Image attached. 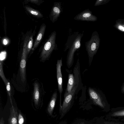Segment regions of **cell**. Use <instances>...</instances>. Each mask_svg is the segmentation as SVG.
<instances>
[{
  "instance_id": "6",
  "label": "cell",
  "mask_w": 124,
  "mask_h": 124,
  "mask_svg": "<svg viewBox=\"0 0 124 124\" xmlns=\"http://www.w3.org/2000/svg\"><path fill=\"white\" fill-rule=\"evenodd\" d=\"M74 19L78 21L95 22L97 20V17L93 15L92 12L89 9H85L78 14Z\"/></svg>"
},
{
  "instance_id": "22",
  "label": "cell",
  "mask_w": 124,
  "mask_h": 124,
  "mask_svg": "<svg viewBox=\"0 0 124 124\" xmlns=\"http://www.w3.org/2000/svg\"><path fill=\"white\" fill-rule=\"evenodd\" d=\"M5 85L6 86V88L8 92V94L10 97V87L9 82L8 81L6 83Z\"/></svg>"
},
{
  "instance_id": "25",
  "label": "cell",
  "mask_w": 124,
  "mask_h": 124,
  "mask_svg": "<svg viewBox=\"0 0 124 124\" xmlns=\"http://www.w3.org/2000/svg\"><path fill=\"white\" fill-rule=\"evenodd\" d=\"M121 91L122 93H124V83L123 84L121 87Z\"/></svg>"
},
{
  "instance_id": "20",
  "label": "cell",
  "mask_w": 124,
  "mask_h": 124,
  "mask_svg": "<svg viewBox=\"0 0 124 124\" xmlns=\"http://www.w3.org/2000/svg\"><path fill=\"white\" fill-rule=\"evenodd\" d=\"M18 124H23L24 122V119L20 113H19L18 118Z\"/></svg>"
},
{
  "instance_id": "11",
  "label": "cell",
  "mask_w": 124,
  "mask_h": 124,
  "mask_svg": "<svg viewBox=\"0 0 124 124\" xmlns=\"http://www.w3.org/2000/svg\"><path fill=\"white\" fill-rule=\"evenodd\" d=\"M46 28V26L44 24H43L41 25L33 47L31 49L32 50H35L39 45L43 37Z\"/></svg>"
},
{
  "instance_id": "17",
  "label": "cell",
  "mask_w": 124,
  "mask_h": 124,
  "mask_svg": "<svg viewBox=\"0 0 124 124\" xmlns=\"http://www.w3.org/2000/svg\"><path fill=\"white\" fill-rule=\"evenodd\" d=\"M0 75L5 84L8 81L6 79L4 76L3 70L2 62L1 60L0 64Z\"/></svg>"
},
{
  "instance_id": "9",
  "label": "cell",
  "mask_w": 124,
  "mask_h": 124,
  "mask_svg": "<svg viewBox=\"0 0 124 124\" xmlns=\"http://www.w3.org/2000/svg\"><path fill=\"white\" fill-rule=\"evenodd\" d=\"M62 65V58L58 60L56 65L57 78L58 90L60 94V98L63 91L62 76L61 72V67Z\"/></svg>"
},
{
  "instance_id": "24",
  "label": "cell",
  "mask_w": 124,
  "mask_h": 124,
  "mask_svg": "<svg viewBox=\"0 0 124 124\" xmlns=\"http://www.w3.org/2000/svg\"><path fill=\"white\" fill-rule=\"evenodd\" d=\"M4 121L3 118H2L0 120V124H4Z\"/></svg>"
},
{
  "instance_id": "21",
  "label": "cell",
  "mask_w": 124,
  "mask_h": 124,
  "mask_svg": "<svg viewBox=\"0 0 124 124\" xmlns=\"http://www.w3.org/2000/svg\"><path fill=\"white\" fill-rule=\"evenodd\" d=\"M113 115L115 116H124V110L121 111L114 113Z\"/></svg>"
},
{
  "instance_id": "10",
  "label": "cell",
  "mask_w": 124,
  "mask_h": 124,
  "mask_svg": "<svg viewBox=\"0 0 124 124\" xmlns=\"http://www.w3.org/2000/svg\"><path fill=\"white\" fill-rule=\"evenodd\" d=\"M88 92L90 98L95 104L101 107H103L102 101L101 97L100 92L91 87L89 88Z\"/></svg>"
},
{
  "instance_id": "4",
  "label": "cell",
  "mask_w": 124,
  "mask_h": 124,
  "mask_svg": "<svg viewBox=\"0 0 124 124\" xmlns=\"http://www.w3.org/2000/svg\"><path fill=\"white\" fill-rule=\"evenodd\" d=\"M78 84L79 83L76 84L73 87L71 92L67 95L64 96V101L60 108V119H62L64 117L71 108Z\"/></svg>"
},
{
  "instance_id": "12",
  "label": "cell",
  "mask_w": 124,
  "mask_h": 124,
  "mask_svg": "<svg viewBox=\"0 0 124 124\" xmlns=\"http://www.w3.org/2000/svg\"><path fill=\"white\" fill-rule=\"evenodd\" d=\"M40 87L39 83L35 82L34 85L33 99L35 105H38L40 96Z\"/></svg>"
},
{
  "instance_id": "2",
  "label": "cell",
  "mask_w": 124,
  "mask_h": 124,
  "mask_svg": "<svg viewBox=\"0 0 124 124\" xmlns=\"http://www.w3.org/2000/svg\"><path fill=\"white\" fill-rule=\"evenodd\" d=\"M56 32L53 31L45 44L40 56L42 62L48 59L53 51L57 48V45L56 43Z\"/></svg>"
},
{
  "instance_id": "5",
  "label": "cell",
  "mask_w": 124,
  "mask_h": 124,
  "mask_svg": "<svg viewBox=\"0 0 124 124\" xmlns=\"http://www.w3.org/2000/svg\"><path fill=\"white\" fill-rule=\"evenodd\" d=\"M27 37L24 40L21 59L20 63V72L21 80L24 82L26 79V66L27 54V45L28 38Z\"/></svg>"
},
{
  "instance_id": "26",
  "label": "cell",
  "mask_w": 124,
  "mask_h": 124,
  "mask_svg": "<svg viewBox=\"0 0 124 124\" xmlns=\"http://www.w3.org/2000/svg\"><path fill=\"white\" fill-rule=\"evenodd\" d=\"M3 43L4 45H6L8 43V41L6 39H4L3 40Z\"/></svg>"
},
{
  "instance_id": "16",
  "label": "cell",
  "mask_w": 124,
  "mask_h": 124,
  "mask_svg": "<svg viewBox=\"0 0 124 124\" xmlns=\"http://www.w3.org/2000/svg\"><path fill=\"white\" fill-rule=\"evenodd\" d=\"M114 26L120 31L124 32V19H119L117 20Z\"/></svg>"
},
{
  "instance_id": "1",
  "label": "cell",
  "mask_w": 124,
  "mask_h": 124,
  "mask_svg": "<svg viewBox=\"0 0 124 124\" xmlns=\"http://www.w3.org/2000/svg\"><path fill=\"white\" fill-rule=\"evenodd\" d=\"M83 35V33L77 31L70 34L68 37L64 51H65L69 49L66 61L69 68L71 67L73 64L75 53L81 46V42Z\"/></svg>"
},
{
  "instance_id": "14",
  "label": "cell",
  "mask_w": 124,
  "mask_h": 124,
  "mask_svg": "<svg viewBox=\"0 0 124 124\" xmlns=\"http://www.w3.org/2000/svg\"><path fill=\"white\" fill-rule=\"evenodd\" d=\"M57 97V91L53 93L47 108V111L50 115H52Z\"/></svg>"
},
{
  "instance_id": "7",
  "label": "cell",
  "mask_w": 124,
  "mask_h": 124,
  "mask_svg": "<svg viewBox=\"0 0 124 124\" xmlns=\"http://www.w3.org/2000/svg\"><path fill=\"white\" fill-rule=\"evenodd\" d=\"M77 71V68H74V73L69 75L68 81L66 90L65 92L64 96L69 93L71 91L74 86L77 83H79L78 75V72Z\"/></svg>"
},
{
  "instance_id": "18",
  "label": "cell",
  "mask_w": 124,
  "mask_h": 124,
  "mask_svg": "<svg viewBox=\"0 0 124 124\" xmlns=\"http://www.w3.org/2000/svg\"><path fill=\"white\" fill-rule=\"evenodd\" d=\"M33 39L32 36H31L29 39L28 43L27 45V50L28 54L31 50L32 49L33 45Z\"/></svg>"
},
{
  "instance_id": "3",
  "label": "cell",
  "mask_w": 124,
  "mask_h": 124,
  "mask_svg": "<svg viewBox=\"0 0 124 124\" xmlns=\"http://www.w3.org/2000/svg\"><path fill=\"white\" fill-rule=\"evenodd\" d=\"M100 39L98 32H93L91 38L86 42L85 46L89 60L93 59L96 54L100 46Z\"/></svg>"
},
{
  "instance_id": "19",
  "label": "cell",
  "mask_w": 124,
  "mask_h": 124,
  "mask_svg": "<svg viewBox=\"0 0 124 124\" xmlns=\"http://www.w3.org/2000/svg\"><path fill=\"white\" fill-rule=\"evenodd\" d=\"M109 0H97L95 3V6H98L105 4L109 2Z\"/></svg>"
},
{
  "instance_id": "13",
  "label": "cell",
  "mask_w": 124,
  "mask_h": 124,
  "mask_svg": "<svg viewBox=\"0 0 124 124\" xmlns=\"http://www.w3.org/2000/svg\"><path fill=\"white\" fill-rule=\"evenodd\" d=\"M8 120V124H17L18 114L16 108L12 106Z\"/></svg>"
},
{
  "instance_id": "8",
  "label": "cell",
  "mask_w": 124,
  "mask_h": 124,
  "mask_svg": "<svg viewBox=\"0 0 124 124\" xmlns=\"http://www.w3.org/2000/svg\"><path fill=\"white\" fill-rule=\"evenodd\" d=\"M62 12V4L60 2H55L49 15L50 20L53 23L57 21Z\"/></svg>"
},
{
  "instance_id": "15",
  "label": "cell",
  "mask_w": 124,
  "mask_h": 124,
  "mask_svg": "<svg viewBox=\"0 0 124 124\" xmlns=\"http://www.w3.org/2000/svg\"><path fill=\"white\" fill-rule=\"evenodd\" d=\"M25 8L26 10L31 14L38 18H41L43 17L41 13L35 9L31 8L26 6Z\"/></svg>"
},
{
  "instance_id": "23",
  "label": "cell",
  "mask_w": 124,
  "mask_h": 124,
  "mask_svg": "<svg viewBox=\"0 0 124 124\" xmlns=\"http://www.w3.org/2000/svg\"><path fill=\"white\" fill-rule=\"evenodd\" d=\"M26 1L38 5L41 3V0H29Z\"/></svg>"
}]
</instances>
